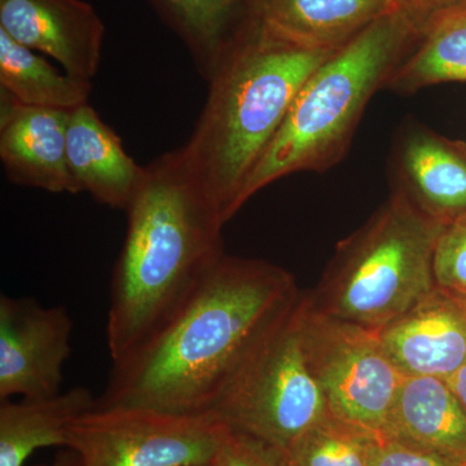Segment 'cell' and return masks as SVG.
<instances>
[{
  "label": "cell",
  "instance_id": "d4e9b609",
  "mask_svg": "<svg viewBox=\"0 0 466 466\" xmlns=\"http://www.w3.org/2000/svg\"><path fill=\"white\" fill-rule=\"evenodd\" d=\"M464 3L466 0H390L391 9L406 17L420 36L440 15Z\"/></svg>",
  "mask_w": 466,
  "mask_h": 466
},
{
  "label": "cell",
  "instance_id": "5b68a950",
  "mask_svg": "<svg viewBox=\"0 0 466 466\" xmlns=\"http://www.w3.org/2000/svg\"><path fill=\"white\" fill-rule=\"evenodd\" d=\"M443 226L391 192L366 225L339 242L312 309L379 332L434 289L433 254Z\"/></svg>",
  "mask_w": 466,
  "mask_h": 466
},
{
  "label": "cell",
  "instance_id": "6da1fadb",
  "mask_svg": "<svg viewBox=\"0 0 466 466\" xmlns=\"http://www.w3.org/2000/svg\"><path fill=\"white\" fill-rule=\"evenodd\" d=\"M299 294L283 267L225 254L170 323L112 363L96 406L213 412L242 364Z\"/></svg>",
  "mask_w": 466,
  "mask_h": 466
},
{
  "label": "cell",
  "instance_id": "2e32d148",
  "mask_svg": "<svg viewBox=\"0 0 466 466\" xmlns=\"http://www.w3.org/2000/svg\"><path fill=\"white\" fill-rule=\"evenodd\" d=\"M390 9V0H250L248 20L309 50L337 51Z\"/></svg>",
  "mask_w": 466,
  "mask_h": 466
},
{
  "label": "cell",
  "instance_id": "8fae6325",
  "mask_svg": "<svg viewBox=\"0 0 466 466\" xmlns=\"http://www.w3.org/2000/svg\"><path fill=\"white\" fill-rule=\"evenodd\" d=\"M392 175V192L431 222L444 227L466 217V142L408 124L394 146Z\"/></svg>",
  "mask_w": 466,
  "mask_h": 466
},
{
  "label": "cell",
  "instance_id": "3957f363",
  "mask_svg": "<svg viewBox=\"0 0 466 466\" xmlns=\"http://www.w3.org/2000/svg\"><path fill=\"white\" fill-rule=\"evenodd\" d=\"M336 51L302 47L248 20L208 78L207 104L182 147L225 225L299 88Z\"/></svg>",
  "mask_w": 466,
  "mask_h": 466
},
{
  "label": "cell",
  "instance_id": "52a82bcc",
  "mask_svg": "<svg viewBox=\"0 0 466 466\" xmlns=\"http://www.w3.org/2000/svg\"><path fill=\"white\" fill-rule=\"evenodd\" d=\"M228 428L214 412L95 406L70 425L66 449L82 466L202 465L216 459Z\"/></svg>",
  "mask_w": 466,
  "mask_h": 466
},
{
  "label": "cell",
  "instance_id": "cb8c5ba5",
  "mask_svg": "<svg viewBox=\"0 0 466 466\" xmlns=\"http://www.w3.org/2000/svg\"><path fill=\"white\" fill-rule=\"evenodd\" d=\"M370 466H466V462L433 451L386 440L381 435L373 449Z\"/></svg>",
  "mask_w": 466,
  "mask_h": 466
},
{
  "label": "cell",
  "instance_id": "9c48e42d",
  "mask_svg": "<svg viewBox=\"0 0 466 466\" xmlns=\"http://www.w3.org/2000/svg\"><path fill=\"white\" fill-rule=\"evenodd\" d=\"M73 320L63 306L0 296V400L51 397L61 391L72 354Z\"/></svg>",
  "mask_w": 466,
  "mask_h": 466
},
{
  "label": "cell",
  "instance_id": "ac0fdd59",
  "mask_svg": "<svg viewBox=\"0 0 466 466\" xmlns=\"http://www.w3.org/2000/svg\"><path fill=\"white\" fill-rule=\"evenodd\" d=\"M207 81L249 18L250 0H149Z\"/></svg>",
  "mask_w": 466,
  "mask_h": 466
},
{
  "label": "cell",
  "instance_id": "4fadbf2b",
  "mask_svg": "<svg viewBox=\"0 0 466 466\" xmlns=\"http://www.w3.org/2000/svg\"><path fill=\"white\" fill-rule=\"evenodd\" d=\"M69 112L24 106L2 91L0 158L12 183L73 193L66 158Z\"/></svg>",
  "mask_w": 466,
  "mask_h": 466
},
{
  "label": "cell",
  "instance_id": "30bf717a",
  "mask_svg": "<svg viewBox=\"0 0 466 466\" xmlns=\"http://www.w3.org/2000/svg\"><path fill=\"white\" fill-rule=\"evenodd\" d=\"M0 30L76 78L99 70L106 26L85 0H0Z\"/></svg>",
  "mask_w": 466,
  "mask_h": 466
},
{
  "label": "cell",
  "instance_id": "603a6c76",
  "mask_svg": "<svg viewBox=\"0 0 466 466\" xmlns=\"http://www.w3.org/2000/svg\"><path fill=\"white\" fill-rule=\"evenodd\" d=\"M213 462L216 466H289L283 450L232 428L227 431Z\"/></svg>",
  "mask_w": 466,
  "mask_h": 466
},
{
  "label": "cell",
  "instance_id": "83f0119b",
  "mask_svg": "<svg viewBox=\"0 0 466 466\" xmlns=\"http://www.w3.org/2000/svg\"><path fill=\"white\" fill-rule=\"evenodd\" d=\"M195 466H216V465H214V462H208V464L195 465Z\"/></svg>",
  "mask_w": 466,
  "mask_h": 466
},
{
  "label": "cell",
  "instance_id": "d6986e66",
  "mask_svg": "<svg viewBox=\"0 0 466 466\" xmlns=\"http://www.w3.org/2000/svg\"><path fill=\"white\" fill-rule=\"evenodd\" d=\"M0 87L24 106L70 112L88 104L91 82L58 70L0 30Z\"/></svg>",
  "mask_w": 466,
  "mask_h": 466
},
{
  "label": "cell",
  "instance_id": "8992f818",
  "mask_svg": "<svg viewBox=\"0 0 466 466\" xmlns=\"http://www.w3.org/2000/svg\"><path fill=\"white\" fill-rule=\"evenodd\" d=\"M299 296L242 364L213 410L229 428L284 452L329 412L303 348Z\"/></svg>",
  "mask_w": 466,
  "mask_h": 466
},
{
  "label": "cell",
  "instance_id": "7402d4cb",
  "mask_svg": "<svg viewBox=\"0 0 466 466\" xmlns=\"http://www.w3.org/2000/svg\"><path fill=\"white\" fill-rule=\"evenodd\" d=\"M435 288L466 299V217L441 228L433 254Z\"/></svg>",
  "mask_w": 466,
  "mask_h": 466
},
{
  "label": "cell",
  "instance_id": "484cf974",
  "mask_svg": "<svg viewBox=\"0 0 466 466\" xmlns=\"http://www.w3.org/2000/svg\"><path fill=\"white\" fill-rule=\"evenodd\" d=\"M446 381L449 382L450 388L455 392L466 412V364L460 368L455 375L449 377Z\"/></svg>",
  "mask_w": 466,
  "mask_h": 466
},
{
  "label": "cell",
  "instance_id": "5bb4252c",
  "mask_svg": "<svg viewBox=\"0 0 466 466\" xmlns=\"http://www.w3.org/2000/svg\"><path fill=\"white\" fill-rule=\"evenodd\" d=\"M66 158L73 193L87 192L101 205L127 208L144 167L126 152L121 137L90 104L67 116Z\"/></svg>",
  "mask_w": 466,
  "mask_h": 466
},
{
  "label": "cell",
  "instance_id": "ba28073f",
  "mask_svg": "<svg viewBox=\"0 0 466 466\" xmlns=\"http://www.w3.org/2000/svg\"><path fill=\"white\" fill-rule=\"evenodd\" d=\"M303 348L332 415L381 434L403 376L379 334L321 314L299 296Z\"/></svg>",
  "mask_w": 466,
  "mask_h": 466
},
{
  "label": "cell",
  "instance_id": "277c9868",
  "mask_svg": "<svg viewBox=\"0 0 466 466\" xmlns=\"http://www.w3.org/2000/svg\"><path fill=\"white\" fill-rule=\"evenodd\" d=\"M419 39L407 18L390 9L324 60L299 88L251 175L245 202L288 175L337 164L370 97L385 87Z\"/></svg>",
  "mask_w": 466,
  "mask_h": 466
},
{
  "label": "cell",
  "instance_id": "9a60e30c",
  "mask_svg": "<svg viewBox=\"0 0 466 466\" xmlns=\"http://www.w3.org/2000/svg\"><path fill=\"white\" fill-rule=\"evenodd\" d=\"M381 435L466 462V412L438 377H403Z\"/></svg>",
  "mask_w": 466,
  "mask_h": 466
},
{
  "label": "cell",
  "instance_id": "7c38bea8",
  "mask_svg": "<svg viewBox=\"0 0 466 466\" xmlns=\"http://www.w3.org/2000/svg\"><path fill=\"white\" fill-rule=\"evenodd\" d=\"M377 334L401 376L447 380L466 364V299L434 288Z\"/></svg>",
  "mask_w": 466,
  "mask_h": 466
},
{
  "label": "cell",
  "instance_id": "4316f807",
  "mask_svg": "<svg viewBox=\"0 0 466 466\" xmlns=\"http://www.w3.org/2000/svg\"><path fill=\"white\" fill-rule=\"evenodd\" d=\"M36 466H82L81 462H79L78 458L75 452L67 450V452H60L55 458L54 461L50 462V464H41Z\"/></svg>",
  "mask_w": 466,
  "mask_h": 466
},
{
  "label": "cell",
  "instance_id": "e0dca14e",
  "mask_svg": "<svg viewBox=\"0 0 466 466\" xmlns=\"http://www.w3.org/2000/svg\"><path fill=\"white\" fill-rule=\"evenodd\" d=\"M96 400L79 386L51 397L2 400L0 466H24L34 451L66 447L70 425L96 406Z\"/></svg>",
  "mask_w": 466,
  "mask_h": 466
},
{
  "label": "cell",
  "instance_id": "7a4b0ae2",
  "mask_svg": "<svg viewBox=\"0 0 466 466\" xmlns=\"http://www.w3.org/2000/svg\"><path fill=\"white\" fill-rule=\"evenodd\" d=\"M125 211L106 319L112 363L170 323L226 254L225 222L182 148L144 167Z\"/></svg>",
  "mask_w": 466,
  "mask_h": 466
},
{
  "label": "cell",
  "instance_id": "44dd1931",
  "mask_svg": "<svg viewBox=\"0 0 466 466\" xmlns=\"http://www.w3.org/2000/svg\"><path fill=\"white\" fill-rule=\"evenodd\" d=\"M381 434L328 412L285 451L289 466H370Z\"/></svg>",
  "mask_w": 466,
  "mask_h": 466
},
{
  "label": "cell",
  "instance_id": "ffe728a7",
  "mask_svg": "<svg viewBox=\"0 0 466 466\" xmlns=\"http://www.w3.org/2000/svg\"><path fill=\"white\" fill-rule=\"evenodd\" d=\"M447 82H466V3L440 15L426 27L385 87L413 94Z\"/></svg>",
  "mask_w": 466,
  "mask_h": 466
}]
</instances>
